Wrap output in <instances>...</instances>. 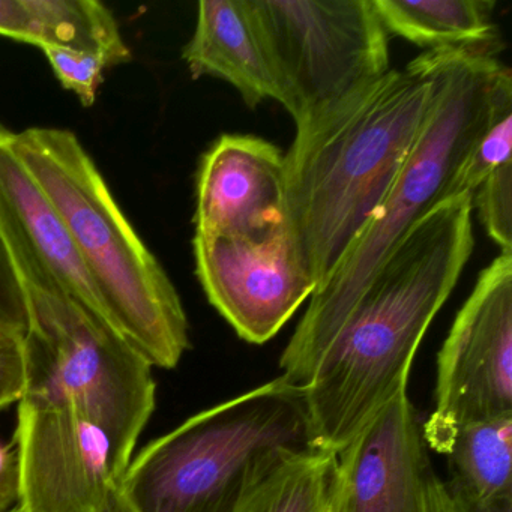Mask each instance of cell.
Returning <instances> with one entry per match:
<instances>
[{
	"label": "cell",
	"instance_id": "277c9868",
	"mask_svg": "<svg viewBox=\"0 0 512 512\" xmlns=\"http://www.w3.org/2000/svg\"><path fill=\"white\" fill-rule=\"evenodd\" d=\"M8 142L67 226L113 328L152 367L175 368L190 347L178 290L79 137L61 128L32 127L8 130Z\"/></svg>",
	"mask_w": 512,
	"mask_h": 512
},
{
	"label": "cell",
	"instance_id": "7402d4cb",
	"mask_svg": "<svg viewBox=\"0 0 512 512\" xmlns=\"http://www.w3.org/2000/svg\"><path fill=\"white\" fill-rule=\"evenodd\" d=\"M25 334L0 328V410L19 403L25 391Z\"/></svg>",
	"mask_w": 512,
	"mask_h": 512
},
{
	"label": "cell",
	"instance_id": "44dd1931",
	"mask_svg": "<svg viewBox=\"0 0 512 512\" xmlns=\"http://www.w3.org/2000/svg\"><path fill=\"white\" fill-rule=\"evenodd\" d=\"M28 326L25 289L4 235L0 233V328L25 334Z\"/></svg>",
	"mask_w": 512,
	"mask_h": 512
},
{
	"label": "cell",
	"instance_id": "e0dca14e",
	"mask_svg": "<svg viewBox=\"0 0 512 512\" xmlns=\"http://www.w3.org/2000/svg\"><path fill=\"white\" fill-rule=\"evenodd\" d=\"M337 497V454L319 449L284 464L236 512H335Z\"/></svg>",
	"mask_w": 512,
	"mask_h": 512
},
{
	"label": "cell",
	"instance_id": "ffe728a7",
	"mask_svg": "<svg viewBox=\"0 0 512 512\" xmlns=\"http://www.w3.org/2000/svg\"><path fill=\"white\" fill-rule=\"evenodd\" d=\"M56 79L67 91L76 94L82 106L92 107L112 64L104 56L65 49H44Z\"/></svg>",
	"mask_w": 512,
	"mask_h": 512
},
{
	"label": "cell",
	"instance_id": "4fadbf2b",
	"mask_svg": "<svg viewBox=\"0 0 512 512\" xmlns=\"http://www.w3.org/2000/svg\"><path fill=\"white\" fill-rule=\"evenodd\" d=\"M182 58L194 79L209 76L230 83L250 109L266 100L283 101L248 0L200 2L196 31Z\"/></svg>",
	"mask_w": 512,
	"mask_h": 512
},
{
	"label": "cell",
	"instance_id": "7a4b0ae2",
	"mask_svg": "<svg viewBox=\"0 0 512 512\" xmlns=\"http://www.w3.org/2000/svg\"><path fill=\"white\" fill-rule=\"evenodd\" d=\"M434 53L389 70L296 125L286 160L287 224L325 286L373 220L433 104Z\"/></svg>",
	"mask_w": 512,
	"mask_h": 512
},
{
	"label": "cell",
	"instance_id": "9a60e30c",
	"mask_svg": "<svg viewBox=\"0 0 512 512\" xmlns=\"http://www.w3.org/2000/svg\"><path fill=\"white\" fill-rule=\"evenodd\" d=\"M388 35L427 50L500 44L493 0H373Z\"/></svg>",
	"mask_w": 512,
	"mask_h": 512
},
{
	"label": "cell",
	"instance_id": "cb8c5ba5",
	"mask_svg": "<svg viewBox=\"0 0 512 512\" xmlns=\"http://www.w3.org/2000/svg\"><path fill=\"white\" fill-rule=\"evenodd\" d=\"M428 512H512V506L503 508H481L464 500L449 484L434 475L428 496Z\"/></svg>",
	"mask_w": 512,
	"mask_h": 512
},
{
	"label": "cell",
	"instance_id": "3957f363",
	"mask_svg": "<svg viewBox=\"0 0 512 512\" xmlns=\"http://www.w3.org/2000/svg\"><path fill=\"white\" fill-rule=\"evenodd\" d=\"M500 44L433 50L434 97L424 127L382 205L344 254L322 289L313 293L280 359L287 383L305 389L323 353L377 266L395 242L434 206L479 134L512 106V77Z\"/></svg>",
	"mask_w": 512,
	"mask_h": 512
},
{
	"label": "cell",
	"instance_id": "ac0fdd59",
	"mask_svg": "<svg viewBox=\"0 0 512 512\" xmlns=\"http://www.w3.org/2000/svg\"><path fill=\"white\" fill-rule=\"evenodd\" d=\"M512 106L497 113L496 118L479 134L464 155L449 184V197L475 193L476 188L503 164L512 163Z\"/></svg>",
	"mask_w": 512,
	"mask_h": 512
},
{
	"label": "cell",
	"instance_id": "9c48e42d",
	"mask_svg": "<svg viewBox=\"0 0 512 512\" xmlns=\"http://www.w3.org/2000/svg\"><path fill=\"white\" fill-rule=\"evenodd\" d=\"M14 440L23 512H101L125 472L103 425L68 404L20 398Z\"/></svg>",
	"mask_w": 512,
	"mask_h": 512
},
{
	"label": "cell",
	"instance_id": "d4e9b609",
	"mask_svg": "<svg viewBox=\"0 0 512 512\" xmlns=\"http://www.w3.org/2000/svg\"><path fill=\"white\" fill-rule=\"evenodd\" d=\"M101 512H133L131 511L130 506L127 505V502H125L124 497H122V494L119 493V487L116 488L115 493L112 494V497H110V502L107 503L106 508L103 509Z\"/></svg>",
	"mask_w": 512,
	"mask_h": 512
},
{
	"label": "cell",
	"instance_id": "30bf717a",
	"mask_svg": "<svg viewBox=\"0 0 512 512\" xmlns=\"http://www.w3.org/2000/svg\"><path fill=\"white\" fill-rule=\"evenodd\" d=\"M200 284L242 340L263 344L316 292L289 224L265 236H194Z\"/></svg>",
	"mask_w": 512,
	"mask_h": 512
},
{
	"label": "cell",
	"instance_id": "d6986e66",
	"mask_svg": "<svg viewBox=\"0 0 512 512\" xmlns=\"http://www.w3.org/2000/svg\"><path fill=\"white\" fill-rule=\"evenodd\" d=\"M473 209L494 244L512 254V163L494 170L473 193Z\"/></svg>",
	"mask_w": 512,
	"mask_h": 512
},
{
	"label": "cell",
	"instance_id": "ba28073f",
	"mask_svg": "<svg viewBox=\"0 0 512 512\" xmlns=\"http://www.w3.org/2000/svg\"><path fill=\"white\" fill-rule=\"evenodd\" d=\"M512 416V254L479 274L437 356L434 410L424 442L446 454L473 422Z\"/></svg>",
	"mask_w": 512,
	"mask_h": 512
},
{
	"label": "cell",
	"instance_id": "2e32d148",
	"mask_svg": "<svg viewBox=\"0 0 512 512\" xmlns=\"http://www.w3.org/2000/svg\"><path fill=\"white\" fill-rule=\"evenodd\" d=\"M449 487L481 508L512 506V416L466 425L448 452Z\"/></svg>",
	"mask_w": 512,
	"mask_h": 512
},
{
	"label": "cell",
	"instance_id": "603a6c76",
	"mask_svg": "<svg viewBox=\"0 0 512 512\" xmlns=\"http://www.w3.org/2000/svg\"><path fill=\"white\" fill-rule=\"evenodd\" d=\"M20 457L16 440H0V512L11 511L20 502Z\"/></svg>",
	"mask_w": 512,
	"mask_h": 512
},
{
	"label": "cell",
	"instance_id": "6da1fadb",
	"mask_svg": "<svg viewBox=\"0 0 512 512\" xmlns=\"http://www.w3.org/2000/svg\"><path fill=\"white\" fill-rule=\"evenodd\" d=\"M475 247L470 194L449 197L386 253L304 389L317 446L338 454L407 388L425 332Z\"/></svg>",
	"mask_w": 512,
	"mask_h": 512
},
{
	"label": "cell",
	"instance_id": "8992f818",
	"mask_svg": "<svg viewBox=\"0 0 512 512\" xmlns=\"http://www.w3.org/2000/svg\"><path fill=\"white\" fill-rule=\"evenodd\" d=\"M25 391L68 404L103 425L127 469L155 409L152 365L103 317L25 266Z\"/></svg>",
	"mask_w": 512,
	"mask_h": 512
},
{
	"label": "cell",
	"instance_id": "8fae6325",
	"mask_svg": "<svg viewBox=\"0 0 512 512\" xmlns=\"http://www.w3.org/2000/svg\"><path fill=\"white\" fill-rule=\"evenodd\" d=\"M337 457L335 512H428L436 473L407 388L388 401Z\"/></svg>",
	"mask_w": 512,
	"mask_h": 512
},
{
	"label": "cell",
	"instance_id": "7c38bea8",
	"mask_svg": "<svg viewBox=\"0 0 512 512\" xmlns=\"http://www.w3.org/2000/svg\"><path fill=\"white\" fill-rule=\"evenodd\" d=\"M196 236H265L287 224L286 160L278 146L224 134L197 175Z\"/></svg>",
	"mask_w": 512,
	"mask_h": 512
},
{
	"label": "cell",
	"instance_id": "52a82bcc",
	"mask_svg": "<svg viewBox=\"0 0 512 512\" xmlns=\"http://www.w3.org/2000/svg\"><path fill=\"white\" fill-rule=\"evenodd\" d=\"M248 7L296 125L391 70L373 0H248Z\"/></svg>",
	"mask_w": 512,
	"mask_h": 512
},
{
	"label": "cell",
	"instance_id": "5b68a950",
	"mask_svg": "<svg viewBox=\"0 0 512 512\" xmlns=\"http://www.w3.org/2000/svg\"><path fill=\"white\" fill-rule=\"evenodd\" d=\"M319 449L304 389L280 376L149 443L119 493L133 512H236L284 464Z\"/></svg>",
	"mask_w": 512,
	"mask_h": 512
},
{
	"label": "cell",
	"instance_id": "484cf974",
	"mask_svg": "<svg viewBox=\"0 0 512 512\" xmlns=\"http://www.w3.org/2000/svg\"><path fill=\"white\" fill-rule=\"evenodd\" d=\"M7 512H23L22 509H20V506H16V508L11 509V511Z\"/></svg>",
	"mask_w": 512,
	"mask_h": 512
},
{
	"label": "cell",
	"instance_id": "5bb4252c",
	"mask_svg": "<svg viewBox=\"0 0 512 512\" xmlns=\"http://www.w3.org/2000/svg\"><path fill=\"white\" fill-rule=\"evenodd\" d=\"M0 35L41 50L94 53L113 67L131 59L115 16L97 0H0Z\"/></svg>",
	"mask_w": 512,
	"mask_h": 512
}]
</instances>
